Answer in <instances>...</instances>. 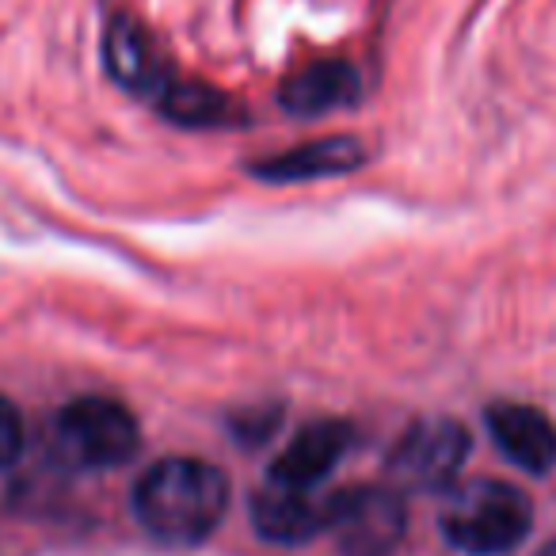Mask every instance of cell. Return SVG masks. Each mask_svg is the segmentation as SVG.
<instances>
[{
	"label": "cell",
	"mask_w": 556,
	"mask_h": 556,
	"mask_svg": "<svg viewBox=\"0 0 556 556\" xmlns=\"http://www.w3.org/2000/svg\"><path fill=\"white\" fill-rule=\"evenodd\" d=\"M229 507V477L199 457H164L134 488V515L164 545H199Z\"/></svg>",
	"instance_id": "cell-1"
},
{
	"label": "cell",
	"mask_w": 556,
	"mask_h": 556,
	"mask_svg": "<svg viewBox=\"0 0 556 556\" xmlns=\"http://www.w3.org/2000/svg\"><path fill=\"white\" fill-rule=\"evenodd\" d=\"M439 526L462 556H507L530 533L533 503L507 480L477 477L450 488Z\"/></svg>",
	"instance_id": "cell-2"
},
{
	"label": "cell",
	"mask_w": 556,
	"mask_h": 556,
	"mask_svg": "<svg viewBox=\"0 0 556 556\" xmlns=\"http://www.w3.org/2000/svg\"><path fill=\"white\" fill-rule=\"evenodd\" d=\"M138 419L108 396L70 401L54 419V450L77 469H115L138 454Z\"/></svg>",
	"instance_id": "cell-3"
},
{
	"label": "cell",
	"mask_w": 556,
	"mask_h": 556,
	"mask_svg": "<svg viewBox=\"0 0 556 556\" xmlns=\"http://www.w3.org/2000/svg\"><path fill=\"white\" fill-rule=\"evenodd\" d=\"M469 457V431L457 419H419L393 446L386 469L396 492H439L450 488Z\"/></svg>",
	"instance_id": "cell-4"
},
{
	"label": "cell",
	"mask_w": 556,
	"mask_h": 556,
	"mask_svg": "<svg viewBox=\"0 0 556 556\" xmlns=\"http://www.w3.org/2000/svg\"><path fill=\"white\" fill-rule=\"evenodd\" d=\"M328 530L340 556H393L408 530L396 488H348L328 500Z\"/></svg>",
	"instance_id": "cell-5"
},
{
	"label": "cell",
	"mask_w": 556,
	"mask_h": 556,
	"mask_svg": "<svg viewBox=\"0 0 556 556\" xmlns=\"http://www.w3.org/2000/svg\"><path fill=\"white\" fill-rule=\"evenodd\" d=\"M103 62H108V73L126 92L141 96L149 103L161 100L164 88L176 80L168 62L161 58V50H156V42L126 16L111 20L108 35H103Z\"/></svg>",
	"instance_id": "cell-6"
},
{
	"label": "cell",
	"mask_w": 556,
	"mask_h": 556,
	"mask_svg": "<svg viewBox=\"0 0 556 556\" xmlns=\"http://www.w3.org/2000/svg\"><path fill=\"white\" fill-rule=\"evenodd\" d=\"M484 424L500 454L518 469L541 477L556 465V427L545 412L530 408V404L500 401L484 412Z\"/></svg>",
	"instance_id": "cell-7"
},
{
	"label": "cell",
	"mask_w": 556,
	"mask_h": 556,
	"mask_svg": "<svg viewBox=\"0 0 556 556\" xmlns=\"http://www.w3.org/2000/svg\"><path fill=\"white\" fill-rule=\"evenodd\" d=\"M348 446H351V427L343 419H317L305 431H298L294 442L275 457L270 484L309 492L313 484H320L343 462Z\"/></svg>",
	"instance_id": "cell-8"
},
{
	"label": "cell",
	"mask_w": 556,
	"mask_h": 556,
	"mask_svg": "<svg viewBox=\"0 0 556 556\" xmlns=\"http://www.w3.org/2000/svg\"><path fill=\"white\" fill-rule=\"evenodd\" d=\"M252 522L263 541L275 545H305L328 530V500H313L298 488L267 484L252 500Z\"/></svg>",
	"instance_id": "cell-9"
},
{
	"label": "cell",
	"mask_w": 556,
	"mask_h": 556,
	"mask_svg": "<svg viewBox=\"0 0 556 556\" xmlns=\"http://www.w3.org/2000/svg\"><path fill=\"white\" fill-rule=\"evenodd\" d=\"M366 164V149L358 138H317L309 146H298L282 156L252 161L248 172L263 184H302V179L343 176Z\"/></svg>",
	"instance_id": "cell-10"
},
{
	"label": "cell",
	"mask_w": 556,
	"mask_h": 556,
	"mask_svg": "<svg viewBox=\"0 0 556 556\" xmlns=\"http://www.w3.org/2000/svg\"><path fill=\"white\" fill-rule=\"evenodd\" d=\"M358 96H363V77L351 62H313L282 85L278 103L290 115L313 118L336 108H351Z\"/></svg>",
	"instance_id": "cell-11"
},
{
	"label": "cell",
	"mask_w": 556,
	"mask_h": 556,
	"mask_svg": "<svg viewBox=\"0 0 556 556\" xmlns=\"http://www.w3.org/2000/svg\"><path fill=\"white\" fill-rule=\"evenodd\" d=\"M161 108V115L168 123L179 126H229L237 118V108L232 100H225L222 92H214L210 85H194V80H172L168 88L161 92V100L153 103Z\"/></svg>",
	"instance_id": "cell-12"
},
{
	"label": "cell",
	"mask_w": 556,
	"mask_h": 556,
	"mask_svg": "<svg viewBox=\"0 0 556 556\" xmlns=\"http://www.w3.org/2000/svg\"><path fill=\"white\" fill-rule=\"evenodd\" d=\"M24 454V419L9 396H0V469Z\"/></svg>",
	"instance_id": "cell-13"
},
{
	"label": "cell",
	"mask_w": 556,
	"mask_h": 556,
	"mask_svg": "<svg viewBox=\"0 0 556 556\" xmlns=\"http://www.w3.org/2000/svg\"><path fill=\"white\" fill-rule=\"evenodd\" d=\"M538 556H556V541H548V545L545 548H541V553Z\"/></svg>",
	"instance_id": "cell-14"
}]
</instances>
